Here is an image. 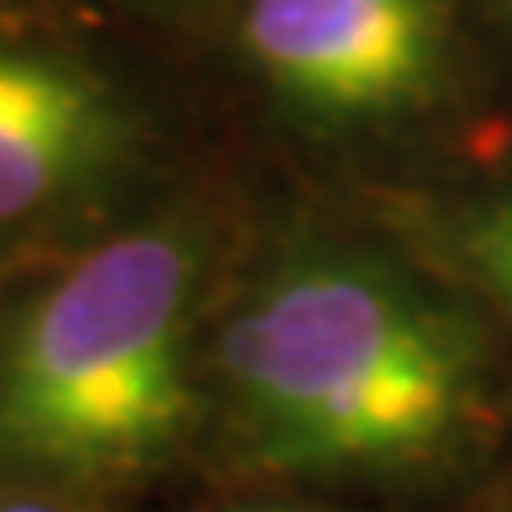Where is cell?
<instances>
[{
    "instance_id": "obj_1",
    "label": "cell",
    "mask_w": 512,
    "mask_h": 512,
    "mask_svg": "<svg viewBox=\"0 0 512 512\" xmlns=\"http://www.w3.org/2000/svg\"><path fill=\"white\" fill-rule=\"evenodd\" d=\"M222 372L269 457L397 466L466 419L474 346L406 278L350 256L282 265L222 338Z\"/></svg>"
},
{
    "instance_id": "obj_2",
    "label": "cell",
    "mask_w": 512,
    "mask_h": 512,
    "mask_svg": "<svg viewBox=\"0 0 512 512\" xmlns=\"http://www.w3.org/2000/svg\"><path fill=\"white\" fill-rule=\"evenodd\" d=\"M192 252L175 235L111 239L22 316L0 355V440L60 470H124L188 419Z\"/></svg>"
},
{
    "instance_id": "obj_3",
    "label": "cell",
    "mask_w": 512,
    "mask_h": 512,
    "mask_svg": "<svg viewBox=\"0 0 512 512\" xmlns=\"http://www.w3.org/2000/svg\"><path fill=\"white\" fill-rule=\"evenodd\" d=\"M244 43L286 99L320 116L402 111L444 64L436 0H248Z\"/></svg>"
},
{
    "instance_id": "obj_4",
    "label": "cell",
    "mask_w": 512,
    "mask_h": 512,
    "mask_svg": "<svg viewBox=\"0 0 512 512\" xmlns=\"http://www.w3.org/2000/svg\"><path fill=\"white\" fill-rule=\"evenodd\" d=\"M116 150V111L82 69L0 47V222L77 188Z\"/></svg>"
},
{
    "instance_id": "obj_5",
    "label": "cell",
    "mask_w": 512,
    "mask_h": 512,
    "mask_svg": "<svg viewBox=\"0 0 512 512\" xmlns=\"http://www.w3.org/2000/svg\"><path fill=\"white\" fill-rule=\"evenodd\" d=\"M470 261L491 286V295L504 303L512 316V192L500 201H491L483 214L470 222Z\"/></svg>"
},
{
    "instance_id": "obj_6",
    "label": "cell",
    "mask_w": 512,
    "mask_h": 512,
    "mask_svg": "<svg viewBox=\"0 0 512 512\" xmlns=\"http://www.w3.org/2000/svg\"><path fill=\"white\" fill-rule=\"evenodd\" d=\"M0 512H52V508H43V504H5Z\"/></svg>"
},
{
    "instance_id": "obj_7",
    "label": "cell",
    "mask_w": 512,
    "mask_h": 512,
    "mask_svg": "<svg viewBox=\"0 0 512 512\" xmlns=\"http://www.w3.org/2000/svg\"><path fill=\"white\" fill-rule=\"evenodd\" d=\"M508 9H512V0H508Z\"/></svg>"
}]
</instances>
